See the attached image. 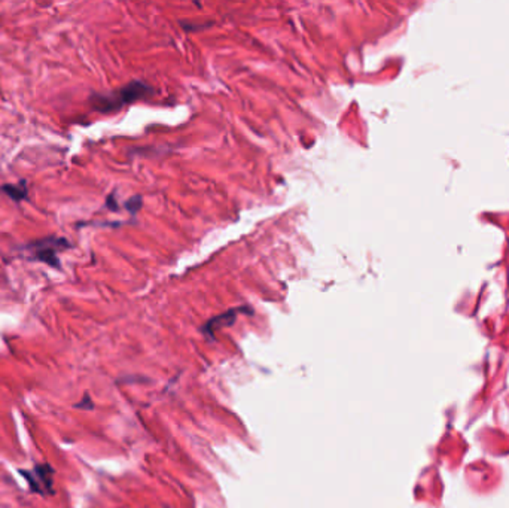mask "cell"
I'll return each instance as SVG.
<instances>
[{
	"instance_id": "cell-1",
	"label": "cell",
	"mask_w": 509,
	"mask_h": 508,
	"mask_svg": "<svg viewBox=\"0 0 509 508\" xmlns=\"http://www.w3.org/2000/svg\"><path fill=\"white\" fill-rule=\"evenodd\" d=\"M149 91V86H146L142 82H131L124 89L119 91L109 94V95H95L94 100V108L102 112H109L113 109L121 108L122 104L134 102L136 99L142 97Z\"/></svg>"
},
{
	"instance_id": "cell-2",
	"label": "cell",
	"mask_w": 509,
	"mask_h": 508,
	"mask_svg": "<svg viewBox=\"0 0 509 508\" xmlns=\"http://www.w3.org/2000/svg\"><path fill=\"white\" fill-rule=\"evenodd\" d=\"M20 474L27 481L32 492L39 495H52L54 494V476L56 471L48 462L38 463L32 470H19Z\"/></svg>"
},
{
	"instance_id": "cell-3",
	"label": "cell",
	"mask_w": 509,
	"mask_h": 508,
	"mask_svg": "<svg viewBox=\"0 0 509 508\" xmlns=\"http://www.w3.org/2000/svg\"><path fill=\"white\" fill-rule=\"evenodd\" d=\"M69 246L70 244L64 238H48V239L30 243L29 249L36 259L45 262V264L51 267H58L60 266L58 252H61V249H66Z\"/></svg>"
},
{
	"instance_id": "cell-4",
	"label": "cell",
	"mask_w": 509,
	"mask_h": 508,
	"mask_svg": "<svg viewBox=\"0 0 509 508\" xmlns=\"http://www.w3.org/2000/svg\"><path fill=\"white\" fill-rule=\"evenodd\" d=\"M2 191L6 196H10L14 201H23L27 198V183H25V181H20L16 185L8 183V185L2 187Z\"/></svg>"
},
{
	"instance_id": "cell-5",
	"label": "cell",
	"mask_w": 509,
	"mask_h": 508,
	"mask_svg": "<svg viewBox=\"0 0 509 508\" xmlns=\"http://www.w3.org/2000/svg\"><path fill=\"white\" fill-rule=\"evenodd\" d=\"M88 400H90V397H88V395H85L84 401H81V402H79V404H76V407H82V408H93V406L86 404V401H88Z\"/></svg>"
}]
</instances>
